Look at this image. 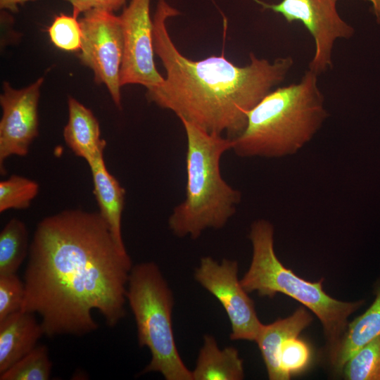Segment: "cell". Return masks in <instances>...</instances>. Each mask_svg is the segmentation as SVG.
<instances>
[{"label": "cell", "mask_w": 380, "mask_h": 380, "mask_svg": "<svg viewBox=\"0 0 380 380\" xmlns=\"http://www.w3.org/2000/svg\"><path fill=\"white\" fill-rule=\"evenodd\" d=\"M132 267L99 213L67 210L49 216L30 245L21 310L39 315L49 336L94 331L93 310L113 327L125 315Z\"/></svg>", "instance_id": "6da1fadb"}, {"label": "cell", "mask_w": 380, "mask_h": 380, "mask_svg": "<svg viewBox=\"0 0 380 380\" xmlns=\"http://www.w3.org/2000/svg\"><path fill=\"white\" fill-rule=\"evenodd\" d=\"M178 15L166 0L158 1L153 47L166 77L161 86L147 91V99L180 120L233 139L245 129L251 109L284 80L293 60L288 56L270 62L251 53L250 63L243 67L224 54L193 61L180 53L168 32L167 20Z\"/></svg>", "instance_id": "7a4b0ae2"}, {"label": "cell", "mask_w": 380, "mask_h": 380, "mask_svg": "<svg viewBox=\"0 0 380 380\" xmlns=\"http://www.w3.org/2000/svg\"><path fill=\"white\" fill-rule=\"evenodd\" d=\"M317 76L308 69L298 83L268 93L248 113L232 150L240 157L281 158L310 142L328 116Z\"/></svg>", "instance_id": "3957f363"}, {"label": "cell", "mask_w": 380, "mask_h": 380, "mask_svg": "<svg viewBox=\"0 0 380 380\" xmlns=\"http://www.w3.org/2000/svg\"><path fill=\"white\" fill-rule=\"evenodd\" d=\"M181 122L187 141L186 198L173 209L168 224L176 236L196 239L206 229L223 227L235 213L241 195L220 172L221 157L232 150V139Z\"/></svg>", "instance_id": "277c9868"}, {"label": "cell", "mask_w": 380, "mask_h": 380, "mask_svg": "<svg viewBox=\"0 0 380 380\" xmlns=\"http://www.w3.org/2000/svg\"><path fill=\"white\" fill-rule=\"evenodd\" d=\"M249 239L253 254L248 270L240 280L248 293L273 298L285 294L305 306L320 321L330 349L345 332L348 317L362 307L364 300L346 302L329 296L323 280H305L286 268L277 258L274 248V227L266 220H255L251 227Z\"/></svg>", "instance_id": "5b68a950"}, {"label": "cell", "mask_w": 380, "mask_h": 380, "mask_svg": "<svg viewBox=\"0 0 380 380\" xmlns=\"http://www.w3.org/2000/svg\"><path fill=\"white\" fill-rule=\"evenodd\" d=\"M126 298L134 317L138 344L146 347L151 355L143 373L158 372L166 380H193L175 340L173 293L156 263L133 265Z\"/></svg>", "instance_id": "8992f818"}, {"label": "cell", "mask_w": 380, "mask_h": 380, "mask_svg": "<svg viewBox=\"0 0 380 380\" xmlns=\"http://www.w3.org/2000/svg\"><path fill=\"white\" fill-rule=\"evenodd\" d=\"M81 63L90 68L97 84H103L115 106L121 108L120 68L123 57V33L119 15L102 9H91L80 19Z\"/></svg>", "instance_id": "52a82bcc"}, {"label": "cell", "mask_w": 380, "mask_h": 380, "mask_svg": "<svg viewBox=\"0 0 380 380\" xmlns=\"http://www.w3.org/2000/svg\"><path fill=\"white\" fill-rule=\"evenodd\" d=\"M238 270L236 260L224 258L218 262L205 256L201 259L194 277L222 305L231 324L230 339L255 341L263 324L238 278Z\"/></svg>", "instance_id": "ba28073f"}, {"label": "cell", "mask_w": 380, "mask_h": 380, "mask_svg": "<svg viewBox=\"0 0 380 380\" xmlns=\"http://www.w3.org/2000/svg\"><path fill=\"white\" fill-rule=\"evenodd\" d=\"M252 1L264 9L281 15L289 23L300 21L305 25L315 44L314 56L308 67L317 75L331 68L336 40L348 39L355 32L338 13L336 0H281L277 4Z\"/></svg>", "instance_id": "9c48e42d"}, {"label": "cell", "mask_w": 380, "mask_h": 380, "mask_svg": "<svg viewBox=\"0 0 380 380\" xmlns=\"http://www.w3.org/2000/svg\"><path fill=\"white\" fill-rule=\"evenodd\" d=\"M150 4L151 0H130L119 15L124 43L120 73L122 87L141 84L148 91L159 87L165 81L154 62Z\"/></svg>", "instance_id": "30bf717a"}, {"label": "cell", "mask_w": 380, "mask_h": 380, "mask_svg": "<svg viewBox=\"0 0 380 380\" xmlns=\"http://www.w3.org/2000/svg\"><path fill=\"white\" fill-rule=\"evenodd\" d=\"M44 77L29 86L16 89L5 81L0 96V170L6 173L4 162L11 156H25L38 136V104Z\"/></svg>", "instance_id": "8fae6325"}, {"label": "cell", "mask_w": 380, "mask_h": 380, "mask_svg": "<svg viewBox=\"0 0 380 380\" xmlns=\"http://www.w3.org/2000/svg\"><path fill=\"white\" fill-rule=\"evenodd\" d=\"M34 315L19 310L0 321V374L32 350L44 334Z\"/></svg>", "instance_id": "7c38bea8"}, {"label": "cell", "mask_w": 380, "mask_h": 380, "mask_svg": "<svg viewBox=\"0 0 380 380\" xmlns=\"http://www.w3.org/2000/svg\"><path fill=\"white\" fill-rule=\"evenodd\" d=\"M103 152L99 153L87 163L92 175L94 194L99 206V213L114 239L118 245L125 247L122 236V215L125 191L107 170Z\"/></svg>", "instance_id": "4fadbf2b"}, {"label": "cell", "mask_w": 380, "mask_h": 380, "mask_svg": "<svg viewBox=\"0 0 380 380\" xmlns=\"http://www.w3.org/2000/svg\"><path fill=\"white\" fill-rule=\"evenodd\" d=\"M68 121L63 129L67 146L88 163L104 151L106 142L101 138L99 123L90 109L70 96Z\"/></svg>", "instance_id": "5bb4252c"}, {"label": "cell", "mask_w": 380, "mask_h": 380, "mask_svg": "<svg viewBox=\"0 0 380 380\" xmlns=\"http://www.w3.org/2000/svg\"><path fill=\"white\" fill-rule=\"evenodd\" d=\"M312 321V317L309 312L303 307H299L286 318L263 324L255 342L270 380H284L277 361V353L281 344L289 338L298 337Z\"/></svg>", "instance_id": "9a60e30c"}, {"label": "cell", "mask_w": 380, "mask_h": 380, "mask_svg": "<svg viewBox=\"0 0 380 380\" xmlns=\"http://www.w3.org/2000/svg\"><path fill=\"white\" fill-rule=\"evenodd\" d=\"M192 372L193 380H241L244 377L243 360L232 346L220 348L212 335L203 337Z\"/></svg>", "instance_id": "2e32d148"}, {"label": "cell", "mask_w": 380, "mask_h": 380, "mask_svg": "<svg viewBox=\"0 0 380 380\" xmlns=\"http://www.w3.org/2000/svg\"><path fill=\"white\" fill-rule=\"evenodd\" d=\"M373 303L361 315L348 323L337 344L330 349L332 366L342 370L347 361L362 347L380 334V286Z\"/></svg>", "instance_id": "e0dca14e"}, {"label": "cell", "mask_w": 380, "mask_h": 380, "mask_svg": "<svg viewBox=\"0 0 380 380\" xmlns=\"http://www.w3.org/2000/svg\"><path fill=\"white\" fill-rule=\"evenodd\" d=\"M29 251L25 224L17 218L10 220L0 233V274L16 273Z\"/></svg>", "instance_id": "ac0fdd59"}, {"label": "cell", "mask_w": 380, "mask_h": 380, "mask_svg": "<svg viewBox=\"0 0 380 380\" xmlns=\"http://www.w3.org/2000/svg\"><path fill=\"white\" fill-rule=\"evenodd\" d=\"M52 362L46 346H37L32 350L0 374L1 380H48Z\"/></svg>", "instance_id": "d6986e66"}, {"label": "cell", "mask_w": 380, "mask_h": 380, "mask_svg": "<svg viewBox=\"0 0 380 380\" xmlns=\"http://www.w3.org/2000/svg\"><path fill=\"white\" fill-rule=\"evenodd\" d=\"M342 370L348 380H380V334L357 350Z\"/></svg>", "instance_id": "ffe728a7"}, {"label": "cell", "mask_w": 380, "mask_h": 380, "mask_svg": "<svg viewBox=\"0 0 380 380\" xmlns=\"http://www.w3.org/2000/svg\"><path fill=\"white\" fill-rule=\"evenodd\" d=\"M39 191L38 184L28 178L11 175L0 182V212L27 208Z\"/></svg>", "instance_id": "44dd1931"}, {"label": "cell", "mask_w": 380, "mask_h": 380, "mask_svg": "<svg viewBox=\"0 0 380 380\" xmlns=\"http://www.w3.org/2000/svg\"><path fill=\"white\" fill-rule=\"evenodd\" d=\"M311 360V351L308 345L298 337L284 341L277 353V361L284 380L305 370Z\"/></svg>", "instance_id": "7402d4cb"}, {"label": "cell", "mask_w": 380, "mask_h": 380, "mask_svg": "<svg viewBox=\"0 0 380 380\" xmlns=\"http://www.w3.org/2000/svg\"><path fill=\"white\" fill-rule=\"evenodd\" d=\"M53 44L65 51H79L82 45V32L77 17L61 13L56 15L48 28Z\"/></svg>", "instance_id": "603a6c76"}, {"label": "cell", "mask_w": 380, "mask_h": 380, "mask_svg": "<svg viewBox=\"0 0 380 380\" xmlns=\"http://www.w3.org/2000/svg\"><path fill=\"white\" fill-rule=\"evenodd\" d=\"M25 298V284L16 274H0V321L21 310Z\"/></svg>", "instance_id": "cb8c5ba5"}, {"label": "cell", "mask_w": 380, "mask_h": 380, "mask_svg": "<svg viewBox=\"0 0 380 380\" xmlns=\"http://www.w3.org/2000/svg\"><path fill=\"white\" fill-rule=\"evenodd\" d=\"M72 7V15L76 17L91 9H102L115 12L122 8L127 0H64Z\"/></svg>", "instance_id": "d4e9b609"}, {"label": "cell", "mask_w": 380, "mask_h": 380, "mask_svg": "<svg viewBox=\"0 0 380 380\" xmlns=\"http://www.w3.org/2000/svg\"><path fill=\"white\" fill-rule=\"evenodd\" d=\"M36 0H0V8L11 12H16L18 6L30 1Z\"/></svg>", "instance_id": "484cf974"}, {"label": "cell", "mask_w": 380, "mask_h": 380, "mask_svg": "<svg viewBox=\"0 0 380 380\" xmlns=\"http://www.w3.org/2000/svg\"><path fill=\"white\" fill-rule=\"evenodd\" d=\"M366 1H368L372 4L373 12L376 17V22L380 25V0H366Z\"/></svg>", "instance_id": "4316f807"}]
</instances>
